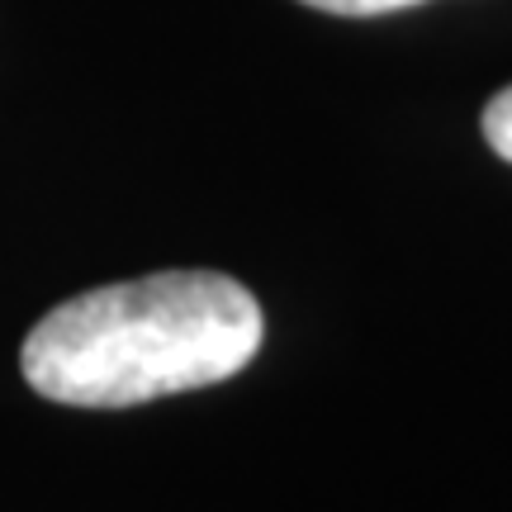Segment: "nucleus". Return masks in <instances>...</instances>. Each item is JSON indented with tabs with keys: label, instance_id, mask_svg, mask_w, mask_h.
<instances>
[{
	"label": "nucleus",
	"instance_id": "nucleus-1",
	"mask_svg": "<svg viewBox=\"0 0 512 512\" xmlns=\"http://www.w3.org/2000/svg\"><path fill=\"white\" fill-rule=\"evenodd\" d=\"M266 342L261 304L219 271H162L100 285L43 313L19 370L67 408H133L233 380Z\"/></svg>",
	"mask_w": 512,
	"mask_h": 512
},
{
	"label": "nucleus",
	"instance_id": "nucleus-2",
	"mask_svg": "<svg viewBox=\"0 0 512 512\" xmlns=\"http://www.w3.org/2000/svg\"><path fill=\"white\" fill-rule=\"evenodd\" d=\"M484 143L494 147L503 162H512V86H503L484 105Z\"/></svg>",
	"mask_w": 512,
	"mask_h": 512
},
{
	"label": "nucleus",
	"instance_id": "nucleus-3",
	"mask_svg": "<svg viewBox=\"0 0 512 512\" xmlns=\"http://www.w3.org/2000/svg\"><path fill=\"white\" fill-rule=\"evenodd\" d=\"M313 10H328V15H347V19H366V15H394V10H413L422 0H304Z\"/></svg>",
	"mask_w": 512,
	"mask_h": 512
}]
</instances>
